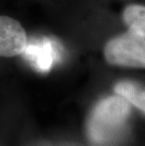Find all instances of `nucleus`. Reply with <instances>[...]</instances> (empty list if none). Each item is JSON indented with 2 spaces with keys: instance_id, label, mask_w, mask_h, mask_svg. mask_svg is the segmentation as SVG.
Listing matches in <instances>:
<instances>
[{
  "instance_id": "nucleus-1",
  "label": "nucleus",
  "mask_w": 145,
  "mask_h": 146,
  "mask_svg": "<svg viewBox=\"0 0 145 146\" xmlns=\"http://www.w3.org/2000/svg\"><path fill=\"white\" fill-rule=\"evenodd\" d=\"M130 114V103L122 96H109L102 100L89 117L88 133L96 144L110 141L122 131Z\"/></svg>"
},
{
  "instance_id": "nucleus-2",
  "label": "nucleus",
  "mask_w": 145,
  "mask_h": 146,
  "mask_svg": "<svg viewBox=\"0 0 145 146\" xmlns=\"http://www.w3.org/2000/svg\"><path fill=\"white\" fill-rule=\"evenodd\" d=\"M104 55L109 64L130 68H145V38L129 30L111 39Z\"/></svg>"
},
{
  "instance_id": "nucleus-3",
  "label": "nucleus",
  "mask_w": 145,
  "mask_h": 146,
  "mask_svg": "<svg viewBox=\"0 0 145 146\" xmlns=\"http://www.w3.org/2000/svg\"><path fill=\"white\" fill-rule=\"evenodd\" d=\"M24 58L37 71L46 73L60 58V48L49 38L32 39L27 42L23 52Z\"/></svg>"
},
{
  "instance_id": "nucleus-4",
  "label": "nucleus",
  "mask_w": 145,
  "mask_h": 146,
  "mask_svg": "<svg viewBox=\"0 0 145 146\" xmlns=\"http://www.w3.org/2000/svg\"><path fill=\"white\" fill-rule=\"evenodd\" d=\"M26 43V31L19 22L0 16V57L11 58L23 54Z\"/></svg>"
},
{
  "instance_id": "nucleus-5",
  "label": "nucleus",
  "mask_w": 145,
  "mask_h": 146,
  "mask_svg": "<svg viewBox=\"0 0 145 146\" xmlns=\"http://www.w3.org/2000/svg\"><path fill=\"white\" fill-rule=\"evenodd\" d=\"M114 91L145 113V86L132 81H122L115 86Z\"/></svg>"
},
{
  "instance_id": "nucleus-6",
  "label": "nucleus",
  "mask_w": 145,
  "mask_h": 146,
  "mask_svg": "<svg viewBox=\"0 0 145 146\" xmlns=\"http://www.w3.org/2000/svg\"><path fill=\"white\" fill-rule=\"evenodd\" d=\"M122 19L130 31L145 38V6L126 7L122 12Z\"/></svg>"
}]
</instances>
